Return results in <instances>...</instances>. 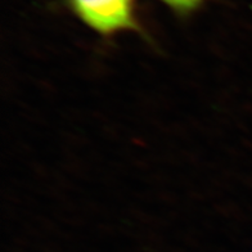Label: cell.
<instances>
[{
	"label": "cell",
	"mask_w": 252,
	"mask_h": 252,
	"mask_svg": "<svg viewBox=\"0 0 252 252\" xmlns=\"http://www.w3.org/2000/svg\"><path fill=\"white\" fill-rule=\"evenodd\" d=\"M179 14H189L198 9L206 0H159Z\"/></svg>",
	"instance_id": "2"
},
{
	"label": "cell",
	"mask_w": 252,
	"mask_h": 252,
	"mask_svg": "<svg viewBox=\"0 0 252 252\" xmlns=\"http://www.w3.org/2000/svg\"><path fill=\"white\" fill-rule=\"evenodd\" d=\"M73 14L95 32L110 36L138 31L136 0H66Z\"/></svg>",
	"instance_id": "1"
}]
</instances>
